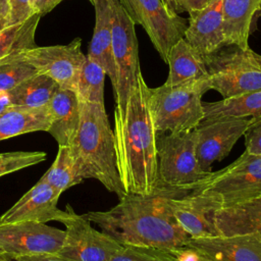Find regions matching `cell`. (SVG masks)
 Segmentation results:
<instances>
[{"label":"cell","mask_w":261,"mask_h":261,"mask_svg":"<svg viewBox=\"0 0 261 261\" xmlns=\"http://www.w3.org/2000/svg\"><path fill=\"white\" fill-rule=\"evenodd\" d=\"M188 192L192 191L159 185L146 195L125 194L107 211H90L83 215L121 245L178 249L191 238L171 216L167 200Z\"/></svg>","instance_id":"obj_1"},{"label":"cell","mask_w":261,"mask_h":261,"mask_svg":"<svg viewBox=\"0 0 261 261\" xmlns=\"http://www.w3.org/2000/svg\"><path fill=\"white\" fill-rule=\"evenodd\" d=\"M148 90L140 74L123 114L114 112L116 165L125 194L146 195L159 186L157 133L149 108Z\"/></svg>","instance_id":"obj_2"},{"label":"cell","mask_w":261,"mask_h":261,"mask_svg":"<svg viewBox=\"0 0 261 261\" xmlns=\"http://www.w3.org/2000/svg\"><path fill=\"white\" fill-rule=\"evenodd\" d=\"M70 148L83 179H97L119 199L125 195L116 165L113 130L104 105L80 101V123Z\"/></svg>","instance_id":"obj_3"},{"label":"cell","mask_w":261,"mask_h":261,"mask_svg":"<svg viewBox=\"0 0 261 261\" xmlns=\"http://www.w3.org/2000/svg\"><path fill=\"white\" fill-rule=\"evenodd\" d=\"M209 90L208 75L176 86L149 88L148 103L157 136L195 129L204 119L202 96Z\"/></svg>","instance_id":"obj_4"},{"label":"cell","mask_w":261,"mask_h":261,"mask_svg":"<svg viewBox=\"0 0 261 261\" xmlns=\"http://www.w3.org/2000/svg\"><path fill=\"white\" fill-rule=\"evenodd\" d=\"M230 47L204 56L209 89L222 99L261 90V55L250 48Z\"/></svg>","instance_id":"obj_5"},{"label":"cell","mask_w":261,"mask_h":261,"mask_svg":"<svg viewBox=\"0 0 261 261\" xmlns=\"http://www.w3.org/2000/svg\"><path fill=\"white\" fill-rule=\"evenodd\" d=\"M196 146V128L157 136L159 185L193 191L211 173L200 167Z\"/></svg>","instance_id":"obj_6"},{"label":"cell","mask_w":261,"mask_h":261,"mask_svg":"<svg viewBox=\"0 0 261 261\" xmlns=\"http://www.w3.org/2000/svg\"><path fill=\"white\" fill-rule=\"evenodd\" d=\"M112 51L116 69L113 88L116 107L114 112L123 114L128 99L142 74L139 61V46L135 23L118 0H112Z\"/></svg>","instance_id":"obj_7"},{"label":"cell","mask_w":261,"mask_h":261,"mask_svg":"<svg viewBox=\"0 0 261 261\" xmlns=\"http://www.w3.org/2000/svg\"><path fill=\"white\" fill-rule=\"evenodd\" d=\"M193 191L214 197L227 207L261 195V156L245 151L226 167L212 172Z\"/></svg>","instance_id":"obj_8"},{"label":"cell","mask_w":261,"mask_h":261,"mask_svg":"<svg viewBox=\"0 0 261 261\" xmlns=\"http://www.w3.org/2000/svg\"><path fill=\"white\" fill-rule=\"evenodd\" d=\"M59 222L65 225V230L57 255L70 261H108L122 246L104 231L94 228L70 205L63 210Z\"/></svg>","instance_id":"obj_9"},{"label":"cell","mask_w":261,"mask_h":261,"mask_svg":"<svg viewBox=\"0 0 261 261\" xmlns=\"http://www.w3.org/2000/svg\"><path fill=\"white\" fill-rule=\"evenodd\" d=\"M135 24L146 31L161 59L166 62L169 49L184 38L188 19L172 13L162 0H118Z\"/></svg>","instance_id":"obj_10"},{"label":"cell","mask_w":261,"mask_h":261,"mask_svg":"<svg viewBox=\"0 0 261 261\" xmlns=\"http://www.w3.org/2000/svg\"><path fill=\"white\" fill-rule=\"evenodd\" d=\"M86 57L82 51V40L75 38L66 45L34 46L21 52L14 60L29 63L39 73L50 76L59 88L75 91Z\"/></svg>","instance_id":"obj_11"},{"label":"cell","mask_w":261,"mask_h":261,"mask_svg":"<svg viewBox=\"0 0 261 261\" xmlns=\"http://www.w3.org/2000/svg\"><path fill=\"white\" fill-rule=\"evenodd\" d=\"M64 230L34 221L0 222V256L11 259L57 254Z\"/></svg>","instance_id":"obj_12"},{"label":"cell","mask_w":261,"mask_h":261,"mask_svg":"<svg viewBox=\"0 0 261 261\" xmlns=\"http://www.w3.org/2000/svg\"><path fill=\"white\" fill-rule=\"evenodd\" d=\"M252 121V117H222L202 120L196 127V154L200 167L211 172V165L229 154Z\"/></svg>","instance_id":"obj_13"},{"label":"cell","mask_w":261,"mask_h":261,"mask_svg":"<svg viewBox=\"0 0 261 261\" xmlns=\"http://www.w3.org/2000/svg\"><path fill=\"white\" fill-rule=\"evenodd\" d=\"M167 206L177 225L191 239L218 236L213 215L221 205L214 197L192 191L170 197Z\"/></svg>","instance_id":"obj_14"},{"label":"cell","mask_w":261,"mask_h":261,"mask_svg":"<svg viewBox=\"0 0 261 261\" xmlns=\"http://www.w3.org/2000/svg\"><path fill=\"white\" fill-rule=\"evenodd\" d=\"M60 195V192L39 179L33 188L0 216V222L34 221L47 223L52 220L59 221L63 214V210L57 207Z\"/></svg>","instance_id":"obj_15"},{"label":"cell","mask_w":261,"mask_h":261,"mask_svg":"<svg viewBox=\"0 0 261 261\" xmlns=\"http://www.w3.org/2000/svg\"><path fill=\"white\" fill-rule=\"evenodd\" d=\"M223 3L224 0H209L202 9L189 13L184 38L203 56L224 47Z\"/></svg>","instance_id":"obj_16"},{"label":"cell","mask_w":261,"mask_h":261,"mask_svg":"<svg viewBox=\"0 0 261 261\" xmlns=\"http://www.w3.org/2000/svg\"><path fill=\"white\" fill-rule=\"evenodd\" d=\"M185 247L213 261H261V241L250 236L194 238Z\"/></svg>","instance_id":"obj_17"},{"label":"cell","mask_w":261,"mask_h":261,"mask_svg":"<svg viewBox=\"0 0 261 261\" xmlns=\"http://www.w3.org/2000/svg\"><path fill=\"white\" fill-rule=\"evenodd\" d=\"M213 222L218 236H250L261 241V195L219 208Z\"/></svg>","instance_id":"obj_18"},{"label":"cell","mask_w":261,"mask_h":261,"mask_svg":"<svg viewBox=\"0 0 261 261\" xmlns=\"http://www.w3.org/2000/svg\"><path fill=\"white\" fill-rule=\"evenodd\" d=\"M47 110L49 114V133L58 146H70L80 123V99L75 91L58 88L50 99Z\"/></svg>","instance_id":"obj_19"},{"label":"cell","mask_w":261,"mask_h":261,"mask_svg":"<svg viewBox=\"0 0 261 261\" xmlns=\"http://www.w3.org/2000/svg\"><path fill=\"white\" fill-rule=\"evenodd\" d=\"M93 5L95 8V28L87 57L103 67L114 88L116 69L112 51V0H96Z\"/></svg>","instance_id":"obj_20"},{"label":"cell","mask_w":261,"mask_h":261,"mask_svg":"<svg viewBox=\"0 0 261 261\" xmlns=\"http://www.w3.org/2000/svg\"><path fill=\"white\" fill-rule=\"evenodd\" d=\"M261 8V0H224L223 35L224 46L248 49L251 25Z\"/></svg>","instance_id":"obj_21"},{"label":"cell","mask_w":261,"mask_h":261,"mask_svg":"<svg viewBox=\"0 0 261 261\" xmlns=\"http://www.w3.org/2000/svg\"><path fill=\"white\" fill-rule=\"evenodd\" d=\"M165 63L169 66L168 76L164 83L167 86H176L208 75L204 56L185 38L172 45Z\"/></svg>","instance_id":"obj_22"},{"label":"cell","mask_w":261,"mask_h":261,"mask_svg":"<svg viewBox=\"0 0 261 261\" xmlns=\"http://www.w3.org/2000/svg\"><path fill=\"white\" fill-rule=\"evenodd\" d=\"M49 123L47 106L29 108L10 105L0 114V141L33 132H47Z\"/></svg>","instance_id":"obj_23"},{"label":"cell","mask_w":261,"mask_h":261,"mask_svg":"<svg viewBox=\"0 0 261 261\" xmlns=\"http://www.w3.org/2000/svg\"><path fill=\"white\" fill-rule=\"evenodd\" d=\"M204 119L239 117L254 119L261 117V90L216 102L203 103Z\"/></svg>","instance_id":"obj_24"},{"label":"cell","mask_w":261,"mask_h":261,"mask_svg":"<svg viewBox=\"0 0 261 261\" xmlns=\"http://www.w3.org/2000/svg\"><path fill=\"white\" fill-rule=\"evenodd\" d=\"M41 17L35 14L23 22L0 29V65L14 60L21 52L36 46L35 33Z\"/></svg>","instance_id":"obj_25"},{"label":"cell","mask_w":261,"mask_h":261,"mask_svg":"<svg viewBox=\"0 0 261 261\" xmlns=\"http://www.w3.org/2000/svg\"><path fill=\"white\" fill-rule=\"evenodd\" d=\"M59 88L57 83L50 76L37 73L14 89L9 91L10 105L29 108L46 107L55 91Z\"/></svg>","instance_id":"obj_26"},{"label":"cell","mask_w":261,"mask_h":261,"mask_svg":"<svg viewBox=\"0 0 261 261\" xmlns=\"http://www.w3.org/2000/svg\"><path fill=\"white\" fill-rule=\"evenodd\" d=\"M40 180L47 182L60 193L84 180L80 174L70 146H58L54 162Z\"/></svg>","instance_id":"obj_27"},{"label":"cell","mask_w":261,"mask_h":261,"mask_svg":"<svg viewBox=\"0 0 261 261\" xmlns=\"http://www.w3.org/2000/svg\"><path fill=\"white\" fill-rule=\"evenodd\" d=\"M105 76L106 72L103 67L89 57H86L75 88L80 101L104 105Z\"/></svg>","instance_id":"obj_28"},{"label":"cell","mask_w":261,"mask_h":261,"mask_svg":"<svg viewBox=\"0 0 261 261\" xmlns=\"http://www.w3.org/2000/svg\"><path fill=\"white\" fill-rule=\"evenodd\" d=\"M108 261H178L175 249L122 245Z\"/></svg>","instance_id":"obj_29"},{"label":"cell","mask_w":261,"mask_h":261,"mask_svg":"<svg viewBox=\"0 0 261 261\" xmlns=\"http://www.w3.org/2000/svg\"><path fill=\"white\" fill-rule=\"evenodd\" d=\"M39 73L35 67L20 60H12L0 65V95L8 93L20 83Z\"/></svg>","instance_id":"obj_30"},{"label":"cell","mask_w":261,"mask_h":261,"mask_svg":"<svg viewBox=\"0 0 261 261\" xmlns=\"http://www.w3.org/2000/svg\"><path fill=\"white\" fill-rule=\"evenodd\" d=\"M42 151H12L0 153V177L14 171L36 165L46 160Z\"/></svg>","instance_id":"obj_31"},{"label":"cell","mask_w":261,"mask_h":261,"mask_svg":"<svg viewBox=\"0 0 261 261\" xmlns=\"http://www.w3.org/2000/svg\"><path fill=\"white\" fill-rule=\"evenodd\" d=\"M35 14L33 0H8L5 25L23 22Z\"/></svg>","instance_id":"obj_32"},{"label":"cell","mask_w":261,"mask_h":261,"mask_svg":"<svg viewBox=\"0 0 261 261\" xmlns=\"http://www.w3.org/2000/svg\"><path fill=\"white\" fill-rule=\"evenodd\" d=\"M246 151L261 156V117L253 118L252 123L244 135Z\"/></svg>","instance_id":"obj_33"},{"label":"cell","mask_w":261,"mask_h":261,"mask_svg":"<svg viewBox=\"0 0 261 261\" xmlns=\"http://www.w3.org/2000/svg\"><path fill=\"white\" fill-rule=\"evenodd\" d=\"M209 0H162L164 5L172 13L179 14L181 12L191 13L202 9Z\"/></svg>","instance_id":"obj_34"},{"label":"cell","mask_w":261,"mask_h":261,"mask_svg":"<svg viewBox=\"0 0 261 261\" xmlns=\"http://www.w3.org/2000/svg\"><path fill=\"white\" fill-rule=\"evenodd\" d=\"M61 1L63 0H33L35 13L43 16L53 10V8H55Z\"/></svg>","instance_id":"obj_35"},{"label":"cell","mask_w":261,"mask_h":261,"mask_svg":"<svg viewBox=\"0 0 261 261\" xmlns=\"http://www.w3.org/2000/svg\"><path fill=\"white\" fill-rule=\"evenodd\" d=\"M16 261H70V260L62 258L57 254H43V255L20 257L16 259Z\"/></svg>","instance_id":"obj_36"},{"label":"cell","mask_w":261,"mask_h":261,"mask_svg":"<svg viewBox=\"0 0 261 261\" xmlns=\"http://www.w3.org/2000/svg\"><path fill=\"white\" fill-rule=\"evenodd\" d=\"M10 106V101L7 93L0 95V114L8 107Z\"/></svg>","instance_id":"obj_37"},{"label":"cell","mask_w":261,"mask_h":261,"mask_svg":"<svg viewBox=\"0 0 261 261\" xmlns=\"http://www.w3.org/2000/svg\"><path fill=\"white\" fill-rule=\"evenodd\" d=\"M8 10V0H0V16L4 19H6V14Z\"/></svg>","instance_id":"obj_38"},{"label":"cell","mask_w":261,"mask_h":261,"mask_svg":"<svg viewBox=\"0 0 261 261\" xmlns=\"http://www.w3.org/2000/svg\"><path fill=\"white\" fill-rule=\"evenodd\" d=\"M196 254L197 255H196L195 261H213V260H211V259H209V258H207V257H205V256H203V255H201L197 252H196Z\"/></svg>","instance_id":"obj_39"},{"label":"cell","mask_w":261,"mask_h":261,"mask_svg":"<svg viewBox=\"0 0 261 261\" xmlns=\"http://www.w3.org/2000/svg\"><path fill=\"white\" fill-rule=\"evenodd\" d=\"M0 261H16L14 259L8 258V257H4V256H0Z\"/></svg>","instance_id":"obj_40"},{"label":"cell","mask_w":261,"mask_h":261,"mask_svg":"<svg viewBox=\"0 0 261 261\" xmlns=\"http://www.w3.org/2000/svg\"><path fill=\"white\" fill-rule=\"evenodd\" d=\"M5 25V21H4V19L0 16V29L2 28V27H4Z\"/></svg>","instance_id":"obj_41"},{"label":"cell","mask_w":261,"mask_h":261,"mask_svg":"<svg viewBox=\"0 0 261 261\" xmlns=\"http://www.w3.org/2000/svg\"><path fill=\"white\" fill-rule=\"evenodd\" d=\"M95 1H96V0H90V2H91L92 4H94V2H95Z\"/></svg>","instance_id":"obj_42"}]
</instances>
